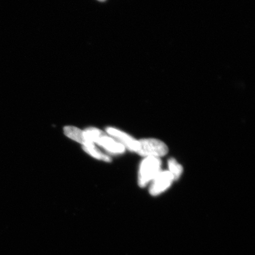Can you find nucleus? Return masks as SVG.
I'll list each match as a JSON object with an SVG mask.
<instances>
[{
    "label": "nucleus",
    "instance_id": "nucleus-1",
    "mask_svg": "<svg viewBox=\"0 0 255 255\" xmlns=\"http://www.w3.org/2000/svg\"><path fill=\"white\" fill-rule=\"evenodd\" d=\"M161 161L159 158L146 157L140 165L138 184L141 187L146 186L160 173Z\"/></svg>",
    "mask_w": 255,
    "mask_h": 255
},
{
    "label": "nucleus",
    "instance_id": "nucleus-2",
    "mask_svg": "<svg viewBox=\"0 0 255 255\" xmlns=\"http://www.w3.org/2000/svg\"><path fill=\"white\" fill-rule=\"evenodd\" d=\"M136 152L146 157H162L167 154L168 149L163 142L156 139H143L138 141Z\"/></svg>",
    "mask_w": 255,
    "mask_h": 255
},
{
    "label": "nucleus",
    "instance_id": "nucleus-3",
    "mask_svg": "<svg viewBox=\"0 0 255 255\" xmlns=\"http://www.w3.org/2000/svg\"><path fill=\"white\" fill-rule=\"evenodd\" d=\"M85 132L91 141L97 143L98 144L104 146L110 152L123 153L125 151V147L123 144L115 141L114 139L107 136L100 130L91 128L86 130Z\"/></svg>",
    "mask_w": 255,
    "mask_h": 255
},
{
    "label": "nucleus",
    "instance_id": "nucleus-4",
    "mask_svg": "<svg viewBox=\"0 0 255 255\" xmlns=\"http://www.w3.org/2000/svg\"><path fill=\"white\" fill-rule=\"evenodd\" d=\"M174 178L170 172H160L154 180L149 188V193L152 196H157L164 192L173 183Z\"/></svg>",
    "mask_w": 255,
    "mask_h": 255
},
{
    "label": "nucleus",
    "instance_id": "nucleus-5",
    "mask_svg": "<svg viewBox=\"0 0 255 255\" xmlns=\"http://www.w3.org/2000/svg\"><path fill=\"white\" fill-rule=\"evenodd\" d=\"M107 131L109 134L119 139L123 143L124 147L126 146L129 150L136 152L138 142L132 137L127 134L125 132L120 131V130L112 128H108Z\"/></svg>",
    "mask_w": 255,
    "mask_h": 255
},
{
    "label": "nucleus",
    "instance_id": "nucleus-6",
    "mask_svg": "<svg viewBox=\"0 0 255 255\" xmlns=\"http://www.w3.org/2000/svg\"><path fill=\"white\" fill-rule=\"evenodd\" d=\"M64 132H65L66 135L69 137L70 138L82 143L84 146L94 143L89 139L85 131H82L78 128L71 126L66 127L64 128Z\"/></svg>",
    "mask_w": 255,
    "mask_h": 255
},
{
    "label": "nucleus",
    "instance_id": "nucleus-7",
    "mask_svg": "<svg viewBox=\"0 0 255 255\" xmlns=\"http://www.w3.org/2000/svg\"><path fill=\"white\" fill-rule=\"evenodd\" d=\"M169 172L172 175L174 180H178L183 173V167L174 158H170L168 161Z\"/></svg>",
    "mask_w": 255,
    "mask_h": 255
},
{
    "label": "nucleus",
    "instance_id": "nucleus-8",
    "mask_svg": "<svg viewBox=\"0 0 255 255\" xmlns=\"http://www.w3.org/2000/svg\"><path fill=\"white\" fill-rule=\"evenodd\" d=\"M83 148H84V149L86 152H88V154L93 156V157L95 158L103 159V160L105 161H111V158L109 157H108L107 155L104 154L103 152L99 151L98 149L95 147L94 143L84 145Z\"/></svg>",
    "mask_w": 255,
    "mask_h": 255
},
{
    "label": "nucleus",
    "instance_id": "nucleus-9",
    "mask_svg": "<svg viewBox=\"0 0 255 255\" xmlns=\"http://www.w3.org/2000/svg\"><path fill=\"white\" fill-rule=\"evenodd\" d=\"M98 1H101V2H104L106 1V0H98Z\"/></svg>",
    "mask_w": 255,
    "mask_h": 255
}]
</instances>
